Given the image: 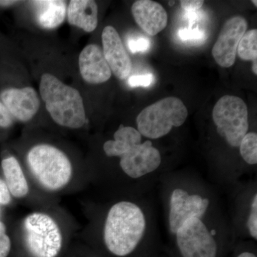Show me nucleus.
Instances as JSON below:
<instances>
[{
	"label": "nucleus",
	"mask_w": 257,
	"mask_h": 257,
	"mask_svg": "<svg viewBox=\"0 0 257 257\" xmlns=\"http://www.w3.org/2000/svg\"><path fill=\"white\" fill-rule=\"evenodd\" d=\"M162 162L159 150L147 140L121 157L120 166L128 177L138 179L158 169Z\"/></svg>",
	"instance_id": "9d476101"
},
{
	"label": "nucleus",
	"mask_w": 257,
	"mask_h": 257,
	"mask_svg": "<svg viewBox=\"0 0 257 257\" xmlns=\"http://www.w3.org/2000/svg\"><path fill=\"white\" fill-rule=\"evenodd\" d=\"M26 247L33 257H56L60 253L62 236L56 221L44 213L29 214L23 224Z\"/></svg>",
	"instance_id": "39448f33"
},
{
	"label": "nucleus",
	"mask_w": 257,
	"mask_h": 257,
	"mask_svg": "<svg viewBox=\"0 0 257 257\" xmlns=\"http://www.w3.org/2000/svg\"><path fill=\"white\" fill-rule=\"evenodd\" d=\"M179 39L182 41H198V40H203L205 38L204 32L199 30V28H194L189 27L188 28L181 29L179 31Z\"/></svg>",
	"instance_id": "4be33fe9"
},
{
	"label": "nucleus",
	"mask_w": 257,
	"mask_h": 257,
	"mask_svg": "<svg viewBox=\"0 0 257 257\" xmlns=\"http://www.w3.org/2000/svg\"><path fill=\"white\" fill-rule=\"evenodd\" d=\"M79 64L81 75L88 83L101 84L110 79V67L98 45L91 44L84 47L79 55Z\"/></svg>",
	"instance_id": "ddd939ff"
},
{
	"label": "nucleus",
	"mask_w": 257,
	"mask_h": 257,
	"mask_svg": "<svg viewBox=\"0 0 257 257\" xmlns=\"http://www.w3.org/2000/svg\"><path fill=\"white\" fill-rule=\"evenodd\" d=\"M128 50L132 53L145 52L151 47V42L145 37H130L127 41Z\"/></svg>",
	"instance_id": "412c9836"
},
{
	"label": "nucleus",
	"mask_w": 257,
	"mask_h": 257,
	"mask_svg": "<svg viewBox=\"0 0 257 257\" xmlns=\"http://www.w3.org/2000/svg\"><path fill=\"white\" fill-rule=\"evenodd\" d=\"M247 226L250 234L257 239V195L255 194L251 203V211L248 216Z\"/></svg>",
	"instance_id": "5701e85b"
},
{
	"label": "nucleus",
	"mask_w": 257,
	"mask_h": 257,
	"mask_svg": "<svg viewBox=\"0 0 257 257\" xmlns=\"http://www.w3.org/2000/svg\"><path fill=\"white\" fill-rule=\"evenodd\" d=\"M240 154L243 160L248 165L257 163V135L254 133L246 134L239 145Z\"/></svg>",
	"instance_id": "aec40b11"
},
{
	"label": "nucleus",
	"mask_w": 257,
	"mask_h": 257,
	"mask_svg": "<svg viewBox=\"0 0 257 257\" xmlns=\"http://www.w3.org/2000/svg\"><path fill=\"white\" fill-rule=\"evenodd\" d=\"M180 3L186 12H194L200 9L204 2L202 0H182Z\"/></svg>",
	"instance_id": "bb28decb"
},
{
	"label": "nucleus",
	"mask_w": 257,
	"mask_h": 257,
	"mask_svg": "<svg viewBox=\"0 0 257 257\" xmlns=\"http://www.w3.org/2000/svg\"><path fill=\"white\" fill-rule=\"evenodd\" d=\"M101 39L103 54L111 72L118 78H127L131 73L133 63L117 31L113 27H106L103 30Z\"/></svg>",
	"instance_id": "9b49d317"
},
{
	"label": "nucleus",
	"mask_w": 257,
	"mask_h": 257,
	"mask_svg": "<svg viewBox=\"0 0 257 257\" xmlns=\"http://www.w3.org/2000/svg\"><path fill=\"white\" fill-rule=\"evenodd\" d=\"M236 52L241 60H257V30H251L245 32L240 40Z\"/></svg>",
	"instance_id": "6ab92c4d"
},
{
	"label": "nucleus",
	"mask_w": 257,
	"mask_h": 257,
	"mask_svg": "<svg viewBox=\"0 0 257 257\" xmlns=\"http://www.w3.org/2000/svg\"><path fill=\"white\" fill-rule=\"evenodd\" d=\"M257 60L253 61L252 71L255 75L257 74Z\"/></svg>",
	"instance_id": "2f4dec72"
},
{
	"label": "nucleus",
	"mask_w": 257,
	"mask_h": 257,
	"mask_svg": "<svg viewBox=\"0 0 257 257\" xmlns=\"http://www.w3.org/2000/svg\"><path fill=\"white\" fill-rule=\"evenodd\" d=\"M132 12L139 27L150 36H155L165 30L168 23L167 12L156 2L138 0L134 3Z\"/></svg>",
	"instance_id": "4468645a"
},
{
	"label": "nucleus",
	"mask_w": 257,
	"mask_h": 257,
	"mask_svg": "<svg viewBox=\"0 0 257 257\" xmlns=\"http://www.w3.org/2000/svg\"><path fill=\"white\" fill-rule=\"evenodd\" d=\"M217 133L233 147H239L248 130V109L244 101L236 96L224 95L212 111Z\"/></svg>",
	"instance_id": "423d86ee"
},
{
	"label": "nucleus",
	"mask_w": 257,
	"mask_h": 257,
	"mask_svg": "<svg viewBox=\"0 0 257 257\" xmlns=\"http://www.w3.org/2000/svg\"><path fill=\"white\" fill-rule=\"evenodd\" d=\"M11 250V241L6 233V226L0 221V257H7Z\"/></svg>",
	"instance_id": "b1692460"
},
{
	"label": "nucleus",
	"mask_w": 257,
	"mask_h": 257,
	"mask_svg": "<svg viewBox=\"0 0 257 257\" xmlns=\"http://www.w3.org/2000/svg\"><path fill=\"white\" fill-rule=\"evenodd\" d=\"M175 5V1H170L169 2V5H170V7L174 6V5Z\"/></svg>",
	"instance_id": "473e14b6"
},
{
	"label": "nucleus",
	"mask_w": 257,
	"mask_h": 257,
	"mask_svg": "<svg viewBox=\"0 0 257 257\" xmlns=\"http://www.w3.org/2000/svg\"><path fill=\"white\" fill-rule=\"evenodd\" d=\"M252 3H253V5H255V7H256L257 6V2L256 1V0H255V1H252Z\"/></svg>",
	"instance_id": "72a5a7b5"
},
{
	"label": "nucleus",
	"mask_w": 257,
	"mask_h": 257,
	"mask_svg": "<svg viewBox=\"0 0 257 257\" xmlns=\"http://www.w3.org/2000/svg\"><path fill=\"white\" fill-rule=\"evenodd\" d=\"M13 120L6 106L0 101V126L3 128L10 127L13 124Z\"/></svg>",
	"instance_id": "a878e982"
},
{
	"label": "nucleus",
	"mask_w": 257,
	"mask_h": 257,
	"mask_svg": "<svg viewBox=\"0 0 257 257\" xmlns=\"http://www.w3.org/2000/svg\"><path fill=\"white\" fill-rule=\"evenodd\" d=\"M36 11L37 22L42 28L54 29L63 23L66 16L65 2L42 0L32 2Z\"/></svg>",
	"instance_id": "f3484780"
},
{
	"label": "nucleus",
	"mask_w": 257,
	"mask_h": 257,
	"mask_svg": "<svg viewBox=\"0 0 257 257\" xmlns=\"http://www.w3.org/2000/svg\"><path fill=\"white\" fill-rule=\"evenodd\" d=\"M114 138V140L106 142L103 147L106 156H123L142 142V135L138 130L123 125H120L116 130Z\"/></svg>",
	"instance_id": "dca6fc26"
},
{
	"label": "nucleus",
	"mask_w": 257,
	"mask_h": 257,
	"mask_svg": "<svg viewBox=\"0 0 257 257\" xmlns=\"http://www.w3.org/2000/svg\"><path fill=\"white\" fill-rule=\"evenodd\" d=\"M247 27V21L241 16L233 17L225 23L212 49L213 57L220 67L228 68L234 64L238 45Z\"/></svg>",
	"instance_id": "6e6552de"
},
{
	"label": "nucleus",
	"mask_w": 257,
	"mask_h": 257,
	"mask_svg": "<svg viewBox=\"0 0 257 257\" xmlns=\"http://www.w3.org/2000/svg\"><path fill=\"white\" fill-rule=\"evenodd\" d=\"M68 22L84 31H94L97 27L98 8L92 0H72L69 5Z\"/></svg>",
	"instance_id": "2eb2a0df"
},
{
	"label": "nucleus",
	"mask_w": 257,
	"mask_h": 257,
	"mask_svg": "<svg viewBox=\"0 0 257 257\" xmlns=\"http://www.w3.org/2000/svg\"><path fill=\"white\" fill-rule=\"evenodd\" d=\"M201 13H197V11L194 12H187L185 13V18L188 20L189 23V27L194 26V24L197 23L198 20L202 18V15Z\"/></svg>",
	"instance_id": "c85d7f7f"
},
{
	"label": "nucleus",
	"mask_w": 257,
	"mask_h": 257,
	"mask_svg": "<svg viewBox=\"0 0 257 257\" xmlns=\"http://www.w3.org/2000/svg\"><path fill=\"white\" fill-rule=\"evenodd\" d=\"M177 246L183 257H216L217 246L201 219L191 218L176 233Z\"/></svg>",
	"instance_id": "0eeeda50"
},
{
	"label": "nucleus",
	"mask_w": 257,
	"mask_h": 257,
	"mask_svg": "<svg viewBox=\"0 0 257 257\" xmlns=\"http://www.w3.org/2000/svg\"><path fill=\"white\" fill-rule=\"evenodd\" d=\"M153 81V76L151 74L143 75H134L128 79V84L131 87H147L151 85Z\"/></svg>",
	"instance_id": "393cba45"
},
{
	"label": "nucleus",
	"mask_w": 257,
	"mask_h": 257,
	"mask_svg": "<svg viewBox=\"0 0 257 257\" xmlns=\"http://www.w3.org/2000/svg\"><path fill=\"white\" fill-rule=\"evenodd\" d=\"M238 257H256V255L250 252H243L239 255Z\"/></svg>",
	"instance_id": "7c9ffc66"
},
{
	"label": "nucleus",
	"mask_w": 257,
	"mask_h": 257,
	"mask_svg": "<svg viewBox=\"0 0 257 257\" xmlns=\"http://www.w3.org/2000/svg\"><path fill=\"white\" fill-rule=\"evenodd\" d=\"M209 205L207 199H203L197 194L189 195L187 191L182 189H175L170 198L169 223L171 232L176 234L182 225L191 218L202 219Z\"/></svg>",
	"instance_id": "1a4fd4ad"
},
{
	"label": "nucleus",
	"mask_w": 257,
	"mask_h": 257,
	"mask_svg": "<svg viewBox=\"0 0 257 257\" xmlns=\"http://www.w3.org/2000/svg\"><path fill=\"white\" fill-rule=\"evenodd\" d=\"M40 94L46 109L57 124L78 128L85 124L86 114L80 93L55 76L45 73L40 84Z\"/></svg>",
	"instance_id": "f03ea898"
},
{
	"label": "nucleus",
	"mask_w": 257,
	"mask_h": 257,
	"mask_svg": "<svg viewBox=\"0 0 257 257\" xmlns=\"http://www.w3.org/2000/svg\"><path fill=\"white\" fill-rule=\"evenodd\" d=\"M11 202V194L4 181L0 179V204L7 205Z\"/></svg>",
	"instance_id": "cd10ccee"
},
{
	"label": "nucleus",
	"mask_w": 257,
	"mask_h": 257,
	"mask_svg": "<svg viewBox=\"0 0 257 257\" xmlns=\"http://www.w3.org/2000/svg\"><path fill=\"white\" fill-rule=\"evenodd\" d=\"M28 163L37 182L47 190L63 188L72 177V164L68 157L52 145L34 147L29 152Z\"/></svg>",
	"instance_id": "7ed1b4c3"
},
{
	"label": "nucleus",
	"mask_w": 257,
	"mask_h": 257,
	"mask_svg": "<svg viewBox=\"0 0 257 257\" xmlns=\"http://www.w3.org/2000/svg\"><path fill=\"white\" fill-rule=\"evenodd\" d=\"M1 99L12 116L21 121L32 119L40 107V99L32 87L5 89L2 92Z\"/></svg>",
	"instance_id": "f8f14e48"
},
{
	"label": "nucleus",
	"mask_w": 257,
	"mask_h": 257,
	"mask_svg": "<svg viewBox=\"0 0 257 257\" xmlns=\"http://www.w3.org/2000/svg\"><path fill=\"white\" fill-rule=\"evenodd\" d=\"M146 229V219L137 204L130 202L116 203L106 216L104 239L110 252L125 256L135 251Z\"/></svg>",
	"instance_id": "f257e3e1"
},
{
	"label": "nucleus",
	"mask_w": 257,
	"mask_h": 257,
	"mask_svg": "<svg viewBox=\"0 0 257 257\" xmlns=\"http://www.w3.org/2000/svg\"><path fill=\"white\" fill-rule=\"evenodd\" d=\"M2 167L10 194L16 198L25 197L29 192L28 184L18 160L13 157L5 159Z\"/></svg>",
	"instance_id": "a211bd4d"
},
{
	"label": "nucleus",
	"mask_w": 257,
	"mask_h": 257,
	"mask_svg": "<svg viewBox=\"0 0 257 257\" xmlns=\"http://www.w3.org/2000/svg\"><path fill=\"white\" fill-rule=\"evenodd\" d=\"M188 111L182 101L175 96L165 98L147 106L137 118L139 133L156 140L185 122Z\"/></svg>",
	"instance_id": "20e7f679"
},
{
	"label": "nucleus",
	"mask_w": 257,
	"mask_h": 257,
	"mask_svg": "<svg viewBox=\"0 0 257 257\" xmlns=\"http://www.w3.org/2000/svg\"><path fill=\"white\" fill-rule=\"evenodd\" d=\"M18 3V1H12V0H1L0 1V6L8 7L10 5L15 4V3Z\"/></svg>",
	"instance_id": "c756f323"
}]
</instances>
